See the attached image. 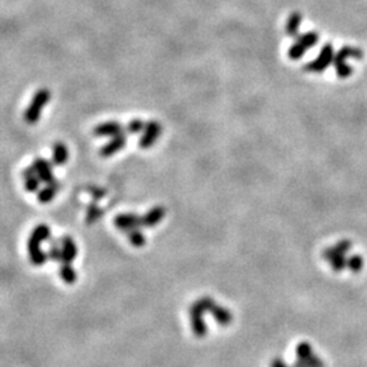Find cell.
Wrapping results in <instances>:
<instances>
[{"label": "cell", "mask_w": 367, "mask_h": 367, "mask_svg": "<svg viewBox=\"0 0 367 367\" xmlns=\"http://www.w3.org/2000/svg\"><path fill=\"white\" fill-rule=\"evenodd\" d=\"M129 242L133 246H143L146 243V238L139 230H135L129 233Z\"/></svg>", "instance_id": "484cf974"}, {"label": "cell", "mask_w": 367, "mask_h": 367, "mask_svg": "<svg viewBox=\"0 0 367 367\" xmlns=\"http://www.w3.org/2000/svg\"><path fill=\"white\" fill-rule=\"evenodd\" d=\"M59 242H60L61 246V263L63 264H72V261L78 256V246H76L75 241L68 235H65Z\"/></svg>", "instance_id": "ba28073f"}, {"label": "cell", "mask_w": 367, "mask_h": 367, "mask_svg": "<svg viewBox=\"0 0 367 367\" xmlns=\"http://www.w3.org/2000/svg\"><path fill=\"white\" fill-rule=\"evenodd\" d=\"M127 144V136L124 135V132L117 135V136H113L109 143H106L101 150H99V154L101 156H110L116 154L117 151H120L123 147Z\"/></svg>", "instance_id": "30bf717a"}, {"label": "cell", "mask_w": 367, "mask_h": 367, "mask_svg": "<svg viewBox=\"0 0 367 367\" xmlns=\"http://www.w3.org/2000/svg\"><path fill=\"white\" fill-rule=\"evenodd\" d=\"M333 59H335L333 46L330 45V44H325L324 48L321 49V52H320V55H318L317 59L311 61V63L305 64L303 68L307 72H322L329 67Z\"/></svg>", "instance_id": "277c9868"}, {"label": "cell", "mask_w": 367, "mask_h": 367, "mask_svg": "<svg viewBox=\"0 0 367 367\" xmlns=\"http://www.w3.org/2000/svg\"><path fill=\"white\" fill-rule=\"evenodd\" d=\"M324 257L329 261V264L332 265V268L335 269V271H337V272H339V271H343V269L347 267V258H345V256L337 253L335 248H328V249H325Z\"/></svg>", "instance_id": "7c38bea8"}, {"label": "cell", "mask_w": 367, "mask_h": 367, "mask_svg": "<svg viewBox=\"0 0 367 367\" xmlns=\"http://www.w3.org/2000/svg\"><path fill=\"white\" fill-rule=\"evenodd\" d=\"M358 59L360 60L363 57V52L358 48H352V46H343L339 52L335 55V59H333V64H335V68H336L337 76L341 78V79H345L348 78L352 74V68L349 67L347 63H345V59Z\"/></svg>", "instance_id": "7a4b0ae2"}, {"label": "cell", "mask_w": 367, "mask_h": 367, "mask_svg": "<svg viewBox=\"0 0 367 367\" xmlns=\"http://www.w3.org/2000/svg\"><path fill=\"white\" fill-rule=\"evenodd\" d=\"M165 214H166V211H165L163 207H154L151 211H148L147 215L142 218L143 226H147V228L155 226L159 222H162V219L165 218Z\"/></svg>", "instance_id": "9a60e30c"}, {"label": "cell", "mask_w": 367, "mask_h": 367, "mask_svg": "<svg viewBox=\"0 0 367 367\" xmlns=\"http://www.w3.org/2000/svg\"><path fill=\"white\" fill-rule=\"evenodd\" d=\"M52 161L57 166H61V165H64V163L68 161V148H67V146H65L64 143L57 142V143L53 146Z\"/></svg>", "instance_id": "2e32d148"}, {"label": "cell", "mask_w": 367, "mask_h": 367, "mask_svg": "<svg viewBox=\"0 0 367 367\" xmlns=\"http://www.w3.org/2000/svg\"><path fill=\"white\" fill-rule=\"evenodd\" d=\"M27 253H29L31 264L36 265V267H41L48 260V253H45L41 249V241L33 237V235H30L27 239Z\"/></svg>", "instance_id": "5b68a950"}, {"label": "cell", "mask_w": 367, "mask_h": 367, "mask_svg": "<svg viewBox=\"0 0 367 367\" xmlns=\"http://www.w3.org/2000/svg\"><path fill=\"white\" fill-rule=\"evenodd\" d=\"M271 367H287V366H286V364H284L280 359H275L272 362V364H271Z\"/></svg>", "instance_id": "4dcf8cb0"}, {"label": "cell", "mask_w": 367, "mask_h": 367, "mask_svg": "<svg viewBox=\"0 0 367 367\" xmlns=\"http://www.w3.org/2000/svg\"><path fill=\"white\" fill-rule=\"evenodd\" d=\"M301 23H302V15L299 12H292L286 23V34L290 37H296Z\"/></svg>", "instance_id": "e0dca14e"}, {"label": "cell", "mask_w": 367, "mask_h": 367, "mask_svg": "<svg viewBox=\"0 0 367 367\" xmlns=\"http://www.w3.org/2000/svg\"><path fill=\"white\" fill-rule=\"evenodd\" d=\"M162 127L156 121H150L144 125V135L140 139V147L148 148L155 143V140L161 136Z\"/></svg>", "instance_id": "8992f818"}, {"label": "cell", "mask_w": 367, "mask_h": 367, "mask_svg": "<svg viewBox=\"0 0 367 367\" xmlns=\"http://www.w3.org/2000/svg\"><path fill=\"white\" fill-rule=\"evenodd\" d=\"M307 363H309V366L310 367H325L324 362H322V360L316 355H313L311 358H309V359H307Z\"/></svg>", "instance_id": "f1b7e54d"}, {"label": "cell", "mask_w": 367, "mask_h": 367, "mask_svg": "<svg viewBox=\"0 0 367 367\" xmlns=\"http://www.w3.org/2000/svg\"><path fill=\"white\" fill-rule=\"evenodd\" d=\"M33 169H34V171L37 173L38 178L41 180V182L50 184V182L55 181L53 169L49 161H46V159L44 158H36L34 161H33Z\"/></svg>", "instance_id": "9c48e42d"}, {"label": "cell", "mask_w": 367, "mask_h": 367, "mask_svg": "<svg viewBox=\"0 0 367 367\" xmlns=\"http://www.w3.org/2000/svg\"><path fill=\"white\" fill-rule=\"evenodd\" d=\"M190 317H192V329L195 335L199 337L204 336L207 333V326H205V322L203 320V316L190 314Z\"/></svg>", "instance_id": "44dd1931"}, {"label": "cell", "mask_w": 367, "mask_h": 367, "mask_svg": "<svg viewBox=\"0 0 367 367\" xmlns=\"http://www.w3.org/2000/svg\"><path fill=\"white\" fill-rule=\"evenodd\" d=\"M89 192L94 196V199H101V197H103L106 190L101 189V188H97V186H93V188H89Z\"/></svg>", "instance_id": "f546056e"}, {"label": "cell", "mask_w": 367, "mask_h": 367, "mask_svg": "<svg viewBox=\"0 0 367 367\" xmlns=\"http://www.w3.org/2000/svg\"><path fill=\"white\" fill-rule=\"evenodd\" d=\"M60 277L64 280L67 284H74L76 282V272L75 269L72 268L71 264H61L60 269H59Z\"/></svg>", "instance_id": "ffe728a7"}, {"label": "cell", "mask_w": 367, "mask_h": 367, "mask_svg": "<svg viewBox=\"0 0 367 367\" xmlns=\"http://www.w3.org/2000/svg\"><path fill=\"white\" fill-rule=\"evenodd\" d=\"M60 188H61V184L59 181H56V180H55L53 182H50V184H46L45 188H42V189L38 190L37 200L40 201V203H42V204L50 203V201L55 199L56 193L59 192Z\"/></svg>", "instance_id": "4fadbf2b"}, {"label": "cell", "mask_w": 367, "mask_h": 367, "mask_svg": "<svg viewBox=\"0 0 367 367\" xmlns=\"http://www.w3.org/2000/svg\"><path fill=\"white\" fill-rule=\"evenodd\" d=\"M102 214L103 211L99 208V207H97L95 204H91L88 208V214H86V222H88L89 224L95 223V222L102 216Z\"/></svg>", "instance_id": "603a6c76"}, {"label": "cell", "mask_w": 367, "mask_h": 367, "mask_svg": "<svg viewBox=\"0 0 367 367\" xmlns=\"http://www.w3.org/2000/svg\"><path fill=\"white\" fill-rule=\"evenodd\" d=\"M296 355H298V359H303L307 360L309 358L314 355L313 354V349H311V345L307 344V343H301L296 347Z\"/></svg>", "instance_id": "d4e9b609"}, {"label": "cell", "mask_w": 367, "mask_h": 367, "mask_svg": "<svg viewBox=\"0 0 367 367\" xmlns=\"http://www.w3.org/2000/svg\"><path fill=\"white\" fill-rule=\"evenodd\" d=\"M22 178L23 184H25V189H26L27 192H38L40 185H41V180L38 178L37 173L34 171L33 166L26 167V169L22 171Z\"/></svg>", "instance_id": "8fae6325"}, {"label": "cell", "mask_w": 367, "mask_h": 367, "mask_svg": "<svg viewBox=\"0 0 367 367\" xmlns=\"http://www.w3.org/2000/svg\"><path fill=\"white\" fill-rule=\"evenodd\" d=\"M114 224L121 231H135L143 226L142 218L133 215V214H121L114 219Z\"/></svg>", "instance_id": "52a82bcc"}, {"label": "cell", "mask_w": 367, "mask_h": 367, "mask_svg": "<svg viewBox=\"0 0 367 367\" xmlns=\"http://www.w3.org/2000/svg\"><path fill=\"white\" fill-rule=\"evenodd\" d=\"M48 258H50L52 261L61 263V246L60 242L57 241H52L49 246V252H48Z\"/></svg>", "instance_id": "cb8c5ba5"}, {"label": "cell", "mask_w": 367, "mask_h": 367, "mask_svg": "<svg viewBox=\"0 0 367 367\" xmlns=\"http://www.w3.org/2000/svg\"><path fill=\"white\" fill-rule=\"evenodd\" d=\"M318 34L316 31H307L305 34L296 37L295 44L288 49V57L292 60H298L305 55L307 49H310L317 44Z\"/></svg>", "instance_id": "3957f363"}, {"label": "cell", "mask_w": 367, "mask_h": 367, "mask_svg": "<svg viewBox=\"0 0 367 367\" xmlns=\"http://www.w3.org/2000/svg\"><path fill=\"white\" fill-rule=\"evenodd\" d=\"M50 101V91L48 89H41L34 94L33 99H31L30 105L27 106L26 112L23 114V120L29 125H33L38 123L40 117H41L42 109L44 106Z\"/></svg>", "instance_id": "6da1fadb"}, {"label": "cell", "mask_w": 367, "mask_h": 367, "mask_svg": "<svg viewBox=\"0 0 367 367\" xmlns=\"http://www.w3.org/2000/svg\"><path fill=\"white\" fill-rule=\"evenodd\" d=\"M347 267L351 269V272H360L362 268H363V258L360 257L359 254H354V256H351V257L347 260Z\"/></svg>", "instance_id": "7402d4cb"}, {"label": "cell", "mask_w": 367, "mask_h": 367, "mask_svg": "<svg viewBox=\"0 0 367 367\" xmlns=\"http://www.w3.org/2000/svg\"><path fill=\"white\" fill-rule=\"evenodd\" d=\"M351 246H352V243L349 242L348 239H343V241H339V242L333 246V248H335V250H336L337 253H340V254H343V256H345V254L348 253L349 250H351Z\"/></svg>", "instance_id": "4316f807"}, {"label": "cell", "mask_w": 367, "mask_h": 367, "mask_svg": "<svg viewBox=\"0 0 367 367\" xmlns=\"http://www.w3.org/2000/svg\"><path fill=\"white\" fill-rule=\"evenodd\" d=\"M144 129V124L140 120H132V121L128 124V131L129 133H137V132H142Z\"/></svg>", "instance_id": "83f0119b"}, {"label": "cell", "mask_w": 367, "mask_h": 367, "mask_svg": "<svg viewBox=\"0 0 367 367\" xmlns=\"http://www.w3.org/2000/svg\"><path fill=\"white\" fill-rule=\"evenodd\" d=\"M123 127L116 121H109L99 124L97 128L94 129L95 136H117L120 133H123Z\"/></svg>", "instance_id": "5bb4252c"}, {"label": "cell", "mask_w": 367, "mask_h": 367, "mask_svg": "<svg viewBox=\"0 0 367 367\" xmlns=\"http://www.w3.org/2000/svg\"><path fill=\"white\" fill-rule=\"evenodd\" d=\"M212 314H214V317H215V320L218 322H219L220 325H229L231 322V320H233V316H231L230 311L226 309V307H220V306H216L212 309Z\"/></svg>", "instance_id": "ac0fdd59"}, {"label": "cell", "mask_w": 367, "mask_h": 367, "mask_svg": "<svg viewBox=\"0 0 367 367\" xmlns=\"http://www.w3.org/2000/svg\"><path fill=\"white\" fill-rule=\"evenodd\" d=\"M33 237H36L37 239H40L41 242H45V241H52V231H50L49 226H46V224H37L34 229H33V231H31V234Z\"/></svg>", "instance_id": "d6986e66"}]
</instances>
